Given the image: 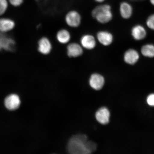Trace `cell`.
Returning a JSON list of instances; mask_svg holds the SVG:
<instances>
[{
    "mask_svg": "<svg viewBox=\"0 0 154 154\" xmlns=\"http://www.w3.org/2000/svg\"><path fill=\"white\" fill-rule=\"evenodd\" d=\"M141 53L146 57H154V45L152 44H148L142 46Z\"/></svg>",
    "mask_w": 154,
    "mask_h": 154,
    "instance_id": "obj_17",
    "label": "cell"
},
{
    "mask_svg": "<svg viewBox=\"0 0 154 154\" xmlns=\"http://www.w3.org/2000/svg\"><path fill=\"white\" fill-rule=\"evenodd\" d=\"M147 103L149 105L154 106V94H152L148 96Z\"/></svg>",
    "mask_w": 154,
    "mask_h": 154,
    "instance_id": "obj_21",
    "label": "cell"
},
{
    "mask_svg": "<svg viewBox=\"0 0 154 154\" xmlns=\"http://www.w3.org/2000/svg\"><path fill=\"white\" fill-rule=\"evenodd\" d=\"M66 54L68 57L76 58L83 54L84 49L81 44L77 42H70L67 45Z\"/></svg>",
    "mask_w": 154,
    "mask_h": 154,
    "instance_id": "obj_5",
    "label": "cell"
},
{
    "mask_svg": "<svg viewBox=\"0 0 154 154\" xmlns=\"http://www.w3.org/2000/svg\"><path fill=\"white\" fill-rule=\"evenodd\" d=\"M105 83V79L103 75L95 72L92 74L89 79L90 86L96 90H100L103 88Z\"/></svg>",
    "mask_w": 154,
    "mask_h": 154,
    "instance_id": "obj_9",
    "label": "cell"
},
{
    "mask_svg": "<svg viewBox=\"0 0 154 154\" xmlns=\"http://www.w3.org/2000/svg\"><path fill=\"white\" fill-rule=\"evenodd\" d=\"M110 112L108 109L106 107H102L99 109L96 112L95 117L98 122L103 125L108 124Z\"/></svg>",
    "mask_w": 154,
    "mask_h": 154,
    "instance_id": "obj_13",
    "label": "cell"
},
{
    "mask_svg": "<svg viewBox=\"0 0 154 154\" xmlns=\"http://www.w3.org/2000/svg\"><path fill=\"white\" fill-rule=\"evenodd\" d=\"M15 26V23L12 19L9 18H0V32L3 33L11 31Z\"/></svg>",
    "mask_w": 154,
    "mask_h": 154,
    "instance_id": "obj_15",
    "label": "cell"
},
{
    "mask_svg": "<svg viewBox=\"0 0 154 154\" xmlns=\"http://www.w3.org/2000/svg\"><path fill=\"white\" fill-rule=\"evenodd\" d=\"M140 59V55L135 49H130L125 52L124 56L125 62L127 64L134 65L138 62Z\"/></svg>",
    "mask_w": 154,
    "mask_h": 154,
    "instance_id": "obj_11",
    "label": "cell"
},
{
    "mask_svg": "<svg viewBox=\"0 0 154 154\" xmlns=\"http://www.w3.org/2000/svg\"><path fill=\"white\" fill-rule=\"evenodd\" d=\"M97 40L95 36L91 34L86 33L83 35L80 40V44L84 49L92 51L97 46Z\"/></svg>",
    "mask_w": 154,
    "mask_h": 154,
    "instance_id": "obj_6",
    "label": "cell"
},
{
    "mask_svg": "<svg viewBox=\"0 0 154 154\" xmlns=\"http://www.w3.org/2000/svg\"><path fill=\"white\" fill-rule=\"evenodd\" d=\"M10 5L15 7L20 6L24 3V0H8Z\"/></svg>",
    "mask_w": 154,
    "mask_h": 154,
    "instance_id": "obj_20",
    "label": "cell"
},
{
    "mask_svg": "<svg viewBox=\"0 0 154 154\" xmlns=\"http://www.w3.org/2000/svg\"><path fill=\"white\" fill-rule=\"evenodd\" d=\"M131 35L134 40H141L144 39L147 35V32L144 26L140 25L134 26L131 29Z\"/></svg>",
    "mask_w": 154,
    "mask_h": 154,
    "instance_id": "obj_14",
    "label": "cell"
},
{
    "mask_svg": "<svg viewBox=\"0 0 154 154\" xmlns=\"http://www.w3.org/2000/svg\"><path fill=\"white\" fill-rule=\"evenodd\" d=\"M120 12L121 17L124 19H128L133 13L132 6L127 2H123L120 5Z\"/></svg>",
    "mask_w": 154,
    "mask_h": 154,
    "instance_id": "obj_16",
    "label": "cell"
},
{
    "mask_svg": "<svg viewBox=\"0 0 154 154\" xmlns=\"http://www.w3.org/2000/svg\"><path fill=\"white\" fill-rule=\"evenodd\" d=\"M96 38L97 42L102 45L108 47L112 43L114 37L111 32L106 30H101L96 34Z\"/></svg>",
    "mask_w": 154,
    "mask_h": 154,
    "instance_id": "obj_7",
    "label": "cell"
},
{
    "mask_svg": "<svg viewBox=\"0 0 154 154\" xmlns=\"http://www.w3.org/2000/svg\"><path fill=\"white\" fill-rule=\"evenodd\" d=\"M5 103L6 107L9 110H15L18 109L20 106V98L15 94H11L6 98Z\"/></svg>",
    "mask_w": 154,
    "mask_h": 154,
    "instance_id": "obj_12",
    "label": "cell"
},
{
    "mask_svg": "<svg viewBox=\"0 0 154 154\" xmlns=\"http://www.w3.org/2000/svg\"><path fill=\"white\" fill-rule=\"evenodd\" d=\"M146 23L148 28L151 30H154V14L150 15L148 17Z\"/></svg>",
    "mask_w": 154,
    "mask_h": 154,
    "instance_id": "obj_19",
    "label": "cell"
},
{
    "mask_svg": "<svg viewBox=\"0 0 154 154\" xmlns=\"http://www.w3.org/2000/svg\"><path fill=\"white\" fill-rule=\"evenodd\" d=\"M71 32L67 29L63 28L59 30L56 34V38L59 44L67 45L70 43L72 39Z\"/></svg>",
    "mask_w": 154,
    "mask_h": 154,
    "instance_id": "obj_10",
    "label": "cell"
},
{
    "mask_svg": "<svg viewBox=\"0 0 154 154\" xmlns=\"http://www.w3.org/2000/svg\"><path fill=\"white\" fill-rule=\"evenodd\" d=\"M150 1L151 4L154 6V0H150Z\"/></svg>",
    "mask_w": 154,
    "mask_h": 154,
    "instance_id": "obj_23",
    "label": "cell"
},
{
    "mask_svg": "<svg viewBox=\"0 0 154 154\" xmlns=\"http://www.w3.org/2000/svg\"><path fill=\"white\" fill-rule=\"evenodd\" d=\"M88 137L85 134L75 135L69 140L67 146V151L72 154H88L87 149Z\"/></svg>",
    "mask_w": 154,
    "mask_h": 154,
    "instance_id": "obj_1",
    "label": "cell"
},
{
    "mask_svg": "<svg viewBox=\"0 0 154 154\" xmlns=\"http://www.w3.org/2000/svg\"><path fill=\"white\" fill-rule=\"evenodd\" d=\"M132 1H143V0H132Z\"/></svg>",
    "mask_w": 154,
    "mask_h": 154,
    "instance_id": "obj_24",
    "label": "cell"
},
{
    "mask_svg": "<svg viewBox=\"0 0 154 154\" xmlns=\"http://www.w3.org/2000/svg\"><path fill=\"white\" fill-rule=\"evenodd\" d=\"M64 20L65 23L71 28H77L82 24V18L81 14L75 10H71L65 14Z\"/></svg>",
    "mask_w": 154,
    "mask_h": 154,
    "instance_id": "obj_3",
    "label": "cell"
},
{
    "mask_svg": "<svg viewBox=\"0 0 154 154\" xmlns=\"http://www.w3.org/2000/svg\"><path fill=\"white\" fill-rule=\"evenodd\" d=\"M38 51L42 55H49L52 51V43L49 38L46 36L40 38L38 42Z\"/></svg>",
    "mask_w": 154,
    "mask_h": 154,
    "instance_id": "obj_8",
    "label": "cell"
},
{
    "mask_svg": "<svg viewBox=\"0 0 154 154\" xmlns=\"http://www.w3.org/2000/svg\"><path fill=\"white\" fill-rule=\"evenodd\" d=\"M96 3H97L100 4L103 3L105 2L106 0H94Z\"/></svg>",
    "mask_w": 154,
    "mask_h": 154,
    "instance_id": "obj_22",
    "label": "cell"
},
{
    "mask_svg": "<svg viewBox=\"0 0 154 154\" xmlns=\"http://www.w3.org/2000/svg\"><path fill=\"white\" fill-rule=\"evenodd\" d=\"M91 16L100 24L108 23L112 20L113 14L110 5L104 3L100 4L92 9Z\"/></svg>",
    "mask_w": 154,
    "mask_h": 154,
    "instance_id": "obj_2",
    "label": "cell"
},
{
    "mask_svg": "<svg viewBox=\"0 0 154 154\" xmlns=\"http://www.w3.org/2000/svg\"><path fill=\"white\" fill-rule=\"evenodd\" d=\"M8 0H0V16L4 14L9 6Z\"/></svg>",
    "mask_w": 154,
    "mask_h": 154,
    "instance_id": "obj_18",
    "label": "cell"
},
{
    "mask_svg": "<svg viewBox=\"0 0 154 154\" xmlns=\"http://www.w3.org/2000/svg\"><path fill=\"white\" fill-rule=\"evenodd\" d=\"M15 42L13 38L0 32V51H12L15 49Z\"/></svg>",
    "mask_w": 154,
    "mask_h": 154,
    "instance_id": "obj_4",
    "label": "cell"
}]
</instances>
